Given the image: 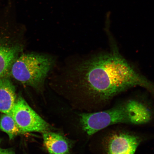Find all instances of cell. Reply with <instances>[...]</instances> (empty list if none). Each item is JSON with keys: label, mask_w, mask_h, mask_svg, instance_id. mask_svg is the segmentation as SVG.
<instances>
[{"label": "cell", "mask_w": 154, "mask_h": 154, "mask_svg": "<svg viewBox=\"0 0 154 154\" xmlns=\"http://www.w3.org/2000/svg\"><path fill=\"white\" fill-rule=\"evenodd\" d=\"M66 72V71H65ZM60 83L94 103L105 104L135 87L154 96V83L140 73L116 48L85 58L69 67Z\"/></svg>", "instance_id": "obj_1"}, {"label": "cell", "mask_w": 154, "mask_h": 154, "mask_svg": "<svg viewBox=\"0 0 154 154\" xmlns=\"http://www.w3.org/2000/svg\"><path fill=\"white\" fill-rule=\"evenodd\" d=\"M80 117L83 129L88 135L91 136L114 125L147 124L152 119L153 114L145 103L133 99L106 110L82 113Z\"/></svg>", "instance_id": "obj_2"}, {"label": "cell", "mask_w": 154, "mask_h": 154, "mask_svg": "<svg viewBox=\"0 0 154 154\" xmlns=\"http://www.w3.org/2000/svg\"><path fill=\"white\" fill-rule=\"evenodd\" d=\"M54 63L53 58L48 55L22 53L11 65L9 76L21 84L39 90L43 88Z\"/></svg>", "instance_id": "obj_3"}, {"label": "cell", "mask_w": 154, "mask_h": 154, "mask_svg": "<svg viewBox=\"0 0 154 154\" xmlns=\"http://www.w3.org/2000/svg\"><path fill=\"white\" fill-rule=\"evenodd\" d=\"M6 9L0 11V78L9 76L11 65L24 47L20 26Z\"/></svg>", "instance_id": "obj_4"}, {"label": "cell", "mask_w": 154, "mask_h": 154, "mask_svg": "<svg viewBox=\"0 0 154 154\" xmlns=\"http://www.w3.org/2000/svg\"><path fill=\"white\" fill-rule=\"evenodd\" d=\"M12 117L23 134L49 131V124L35 111L22 96L17 97L11 111Z\"/></svg>", "instance_id": "obj_5"}, {"label": "cell", "mask_w": 154, "mask_h": 154, "mask_svg": "<svg viewBox=\"0 0 154 154\" xmlns=\"http://www.w3.org/2000/svg\"><path fill=\"white\" fill-rule=\"evenodd\" d=\"M142 141L136 134L126 131H115L107 136L104 142L106 154H134Z\"/></svg>", "instance_id": "obj_6"}, {"label": "cell", "mask_w": 154, "mask_h": 154, "mask_svg": "<svg viewBox=\"0 0 154 154\" xmlns=\"http://www.w3.org/2000/svg\"><path fill=\"white\" fill-rule=\"evenodd\" d=\"M17 98L16 89L11 77L0 78V112L11 116Z\"/></svg>", "instance_id": "obj_7"}, {"label": "cell", "mask_w": 154, "mask_h": 154, "mask_svg": "<svg viewBox=\"0 0 154 154\" xmlns=\"http://www.w3.org/2000/svg\"><path fill=\"white\" fill-rule=\"evenodd\" d=\"M44 146L50 154H68V142L59 134L47 131L43 133Z\"/></svg>", "instance_id": "obj_8"}, {"label": "cell", "mask_w": 154, "mask_h": 154, "mask_svg": "<svg viewBox=\"0 0 154 154\" xmlns=\"http://www.w3.org/2000/svg\"><path fill=\"white\" fill-rule=\"evenodd\" d=\"M0 129L8 134L10 140L23 134L14 119L7 114L2 115L0 119Z\"/></svg>", "instance_id": "obj_9"}, {"label": "cell", "mask_w": 154, "mask_h": 154, "mask_svg": "<svg viewBox=\"0 0 154 154\" xmlns=\"http://www.w3.org/2000/svg\"><path fill=\"white\" fill-rule=\"evenodd\" d=\"M0 154H15V152L11 149H4L0 148Z\"/></svg>", "instance_id": "obj_10"}, {"label": "cell", "mask_w": 154, "mask_h": 154, "mask_svg": "<svg viewBox=\"0 0 154 154\" xmlns=\"http://www.w3.org/2000/svg\"><path fill=\"white\" fill-rule=\"evenodd\" d=\"M0 143H1V140H0Z\"/></svg>", "instance_id": "obj_11"}]
</instances>
